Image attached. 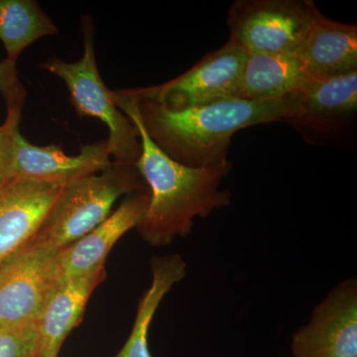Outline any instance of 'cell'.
<instances>
[{
	"instance_id": "6da1fadb",
	"label": "cell",
	"mask_w": 357,
	"mask_h": 357,
	"mask_svg": "<svg viewBox=\"0 0 357 357\" xmlns=\"http://www.w3.org/2000/svg\"><path fill=\"white\" fill-rule=\"evenodd\" d=\"M116 107L135 124L142 152L135 164L150 194L149 204L136 229L154 248L173 243L192 232L195 218H206L229 206L231 194L220 189L231 162L215 168H196L167 156L149 137L140 119L138 102L124 89L112 91Z\"/></svg>"
},
{
	"instance_id": "7a4b0ae2",
	"label": "cell",
	"mask_w": 357,
	"mask_h": 357,
	"mask_svg": "<svg viewBox=\"0 0 357 357\" xmlns=\"http://www.w3.org/2000/svg\"><path fill=\"white\" fill-rule=\"evenodd\" d=\"M137 102L145 130L167 156L185 166L215 168L229 163L231 138L237 131L299 114L301 89L279 100L231 98L182 110Z\"/></svg>"
},
{
	"instance_id": "3957f363",
	"label": "cell",
	"mask_w": 357,
	"mask_h": 357,
	"mask_svg": "<svg viewBox=\"0 0 357 357\" xmlns=\"http://www.w3.org/2000/svg\"><path fill=\"white\" fill-rule=\"evenodd\" d=\"M147 189L135 166L114 163L103 172L74 181L52 204L33 243L60 250L105 222L121 197Z\"/></svg>"
},
{
	"instance_id": "277c9868",
	"label": "cell",
	"mask_w": 357,
	"mask_h": 357,
	"mask_svg": "<svg viewBox=\"0 0 357 357\" xmlns=\"http://www.w3.org/2000/svg\"><path fill=\"white\" fill-rule=\"evenodd\" d=\"M84 54L76 62L50 58L41 69L62 79L69 89L70 102L79 117L96 119L109 129L112 163L135 166L141 156L140 133L135 124L115 105L112 91L103 82L96 63L95 24L91 15L82 17Z\"/></svg>"
},
{
	"instance_id": "5b68a950",
	"label": "cell",
	"mask_w": 357,
	"mask_h": 357,
	"mask_svg": "<svg viewBox=\"0 0 357 357\" xmlns=\"http://www.w3.org/2000/svg\"><path fill=\"white\" fill-rule=\"evenodd\" d=\"M321 15L312 0H236L229 41L248 55H299Z\"/></svg>"
},
{
	"instance_id": "8992f818",
	"label": "cell",
	"mask_w": 357,
	"mask_h": 357,
	"mask_svg": "<svg viewBox=\"0 0 357 357\" xmlns=\"http://www.w3.org/2000/svg\"><path fill=\"white\" fill-rule=\"evenodd\" d=\"M248 53L227 41L204 56L184 74L157 86L126 89L136 100L182 110L239 98Z\"/></svg>"
},
{
	"instance_id": "52a82bcc",
	"label": "cell",
	"mask_w": 357,
	"mask_h": 357,
	"mask_svg": "<svg viewBox=\"0 0 357 357\" xmlns=\"http://www.w3.org/2000/svg\"><path fill=\"white\" fill-rule=\"evenodd\" d=\"M58 252L32 241L0 265V328L37 323L59 285Z\"/></svg>"
},
{
	"instance_id": "ba28073f",
	"label": "cell",
	"mask_w": 357,
	"mask_h": 357,
	"mask_svg": "<svg viewBox=\"0 0 357 357\" xmlns=\"http://www.w3.org/2000/svg\"><path fill=\"white\" fill-rule=\"evenodd\" d=\"M357 72L310 79L301 89L300 114L286 119L306 142L316 146L345 144L356 131Z\"/></svg>"
},
{
	"instance_id": "9c48e42d",
	"label": "cell",
	"mask_w": 357,
	"mask_h": 357,
	"mask_svg": "<svg viewBox=\"0 0 357 357\" xmlns=\"http://www.w3.org/2000/svg\"><path fill=\"white\" fill-rule=\"evenodd\" d=\"M294 357H357V283H338L312 310L291 344Z\"/></svg>"
},
{
	"instance_id": "30bf717a",
	"label": "cell",
	"mask_w": 357,
	"mask_h": 357,
	"mask_svg": "<svg viewBox=\"0 0 357 357\" xmlns=\"http://www.w3.org/2000/svg\"><path fill=\"white\" fill-rule=\"evenodd\" d=\"M13 178L66 185L79 178L107 170L112 165L109 141L82 146L77 155H68L57 145L32 144L13 130Z\"/></svg>"
},
{
	"instance_id": "8fae6325",
	"label": "cell",
	"mask_w": 357,
	"mask_h": 357,
	"mask_svg": "<svg viewBox=\"0 0 357 357\" xmlns=\"http://www.w3.org/2000/svg\"><path fill=\"white\" fill-rule=\"evenodd\" d=\"M149 201L148 189L128 195L105 222L75 243L61 248L56 259L59 284L105 265L114 244L129 230L136 229L142 220Z\"/></svg>"
},
{
	"instance_id": "7c38bea8",
	"label": "cell",
	"mask_w": 357,
	"mask_h": 357,
	"mask_svg": "<svg viewBox=\"0 0 357 357\" xmlns=\"http://www.w3.org/2000/svg\"><path fill=\"white\" fill-rule=\"evenodd\" d=\"M64 187L15 178L0 189V265L34 241Z\"/></svg>"
},
{
	"instance_id": "4fadbf2b",
	"label": "cell",
	"mask_w": 357,
	"mask_h": 357,
	"mask_svg": "<svg viewBox=\"0 0 357 357\" xmlns=\"http://www.w3.org/2000/svg\"><path fill=\"white\" fill-rule=\"evenodd\" d=\"M107 278L105 265L59 284L38 321V357H58L70 333L83 319L91 294Z\"/></svg>"
},
{
	"instance_id": "5bb4252c",
	"label": "cell",
	"mask_w": 357,
	"mask_h": 357,
	"mask_svg": "<svg viewBox=\"0 0 357 357\" xmlns=\"http://www.w3.org/2000/svg\"><path fill=\"white\" fill-rule=\"evenodd\" d=\"M299 56L312 79L357 72V26L321 15Z\"/></svg>"
},
{
	"instance_id": "9a60e30c",
	"label": "cell",
	"mask_w": 357,
	"mask_h": 357,
	"mask_svg": "<svg viewBox=\"0 0 357 357\" xmlns=\"http://www.w3.org/2000/svg\"><path fill=\"white\" fill-rule=\"evenodd\" d=\"M310 79L299 55L248 54L239 98L279 100L297 93Z\"/></svg>"
},
{
	"instance_id": "2e32d148",
	"label": "cell",
	"mask_w": 357,
	"mask_h": 357,
	"mask_svg": "<svg viewBox=\"0 0 357 357\" xmlns=\"http://www.w3.org/2000/svg\"><path fill=\"white\" fill-rule=\"evenodd\" d=\"M151 285L138 303L132 331L115 357H153L148 344L152 319L167 294L185 278L187 264L178 255L154 256L151 259Z\"/></svg>"
},
{
	"instance_id": "e0dca14e",
	"label": "cell",
	"mask_w": 357,
	"mask_h": 357,
	"mask_svg": "<svg viewBox=\"0 0 357 357\" xmlns=\"http://www.w3.org/2000/svg\"><path fill=\"white\" fill-rule=\"evenodd\" d=\"M58 32L50 16L35 0H0V40L11 62H17L30 45Z\"/></svg>"
},
{
	"instance_id": "ac0fdd59",
	"label": "cell",
	"mask_w": 357,
	"mask_h": 357,
	"mask_svg": "<svg viewBox=\"0 0 357 357\" xmlns=\"http://www.w3.org/2000/svg\"><path fill=\"white\" fill-rule=\"evenodd\" d=\"M0 95L6 105V123L20 126L27 91L21 82L16 63L8 59L0 62Z\"/></svg>"
},
{
	"instance_id": "d6986e66",
	"label": "cell",
	"mask_w": 357,
	"mask_h": 357,
	"mask_svg": "<svg viewBox=\"0 0 357 357\" xmlns=\"http://www.w3.org/2000/svg\"><path fill=\"white\" fill-rule=\"evenodd\" d=\"M37 323L0 328V357H38Z\"/></svg>"
},
{
	"instance_id": "ffe728a7",
	"label": "cell",
	"mask_w": 357,
	"mask_h": 357,
	"mask_svg": "<svg viewBox=\"0 0 357 357\" xmlns=\"http://www.w3.org/2000/svg\"><path fill=\"white\" fill-rule=\"evenodd\" d=\"M13 126L4 122L0 126V189L13 181Z\"/></svg>"
}]
</instances>
